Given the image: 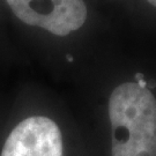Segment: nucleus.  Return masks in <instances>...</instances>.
<instances>
[{
  "label": "nucleus",
  "mask_w": 156,
  "mask_h": 156,
  "mask_svg": "<svg viewBox=\"0 0 156 156\" xmlns=\"http://www.w3.org/2000/svg\"><path fill=\"white\" fill-rule=\"evenodd\" d=\"M112 156H156V100L136 82L120 84L109 100Z\"/></svg>",
  "instance_id": "f257e3e1"
},
{
  "label": "nucleus",
  "mask_w": 156,
  "mask_h": 156,
  "mask_svg": "<svg viewBox=\"0 0 156 156\" xmlns=\"http://www.w3.org/2000/svg\"><path fill=\"white\" fill-rule=\"evenodd\" d=\"M17 19L29 26L66 36L80 29L87 19L83 0H6Z\"/></svg>",
  "instance_id": "f03ea898"
},
{
  "label": "nucleus",
  "mask_w": 156,
  "mask_h": 156,
  "mask_svg": "<svg viewBox=\"0 0 156 156\" xmlns=\"http://www.w3.org/2000/svg\"><path fill=\"white\" fill-rule=\"evenodd\" d=\"M0 156H64L62 129L46 116L24 118L5 136Z\"/></svg>",
  "instance_id": "7ed1b4c3"
},
{
  "label": "nucleus",
  "mask_w": 156,
  "mask_h": 156,
  "mask_svg": "<svg viewBox=\"0 0 156 156\" xmlns=\"http://www.w3.org/2000/svg\"><path fill=\"white\" fill-rule=\"evenodd\" d=\"M135 79L139 81V80H141V79H144V75H142L141 73H138V74H135Z\"/></svg>",
  "instance_id": "20e7f679"
},
{
  "label": "nucleus",
  "mask_w": 156,
  "mask_h": 156,
  "mask_svg": "<svg viewBox=\"0 0 156 156\" xmlns=\"http://www.w3.org/2000/svg\"><path fill=\"white\" fill-rule=\"evenodd\" d=\"M147 1H148L149 4H151L153 6H155L156 7V0H147Z\"/></svg>",
  "instance_id": "39448f33"
}]
</instances>
